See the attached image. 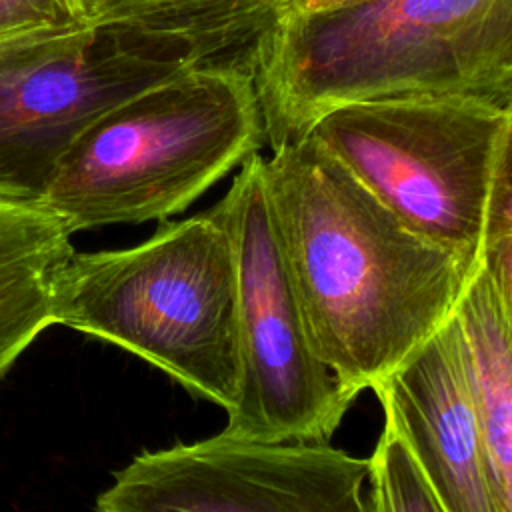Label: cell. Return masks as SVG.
<instances>
[{
  "instance_id": "obj_1",
  "label": "cell",
  "mask_w": 512,
  "mask_h": 512,
  "mask_svg": "<svg viewBox=\"0 0 512 512\" xmlns=\"http://www.w3.org/2000/svg\"><path fill=\"white\" fill-rule=\"evenodd\" d=\"M264 178L314 352L358 396L452 318L476 272L310 136L272 148Z\"/></svg>"
},
{
  "instance_id": "obj_2",
  "label": "cell",
  "mask_w": 512,
  "mask_h": 512,
  "mask_svg": "<svg viewBox=\"0 0 512 512\" xmlns=\"http://www.w3.org/2000/svg\"><path fill=\"white\" fill-rule=\"evenodd\" d=\"M270 148L370 98H462L512 110V0H364L280 16L252 46Z\"/></svg>"
},
{
  "instance_id": "obj_3",
  "label": "cell",
  "mask_w": 512,
  "mask_h": 512,
  "mask_svg": "<svg viewBox=\"0 0 512 512\" xmlns=\"http://www.w3.org/2000/svg\"><path fill=\"white\" fill-rule=\"evenodd\" d=\"M248 62L198 64L102 112L62 156L36 202L72 236L164 222L264 144Z\"/></svg>"
},
{
  "instance_id": "obj_4",
  "label": "cell",
  "mask_w": 512,
  "mask_h": 512,
  "mask_svg": "<svg viewBox=\"0 0 512 512\" xmlns=\"http://www.w3.org/2000/svg\"><path fill=\"white\" fill-rule=\"evenodd\" d=\"M52 322L144 358L226 412L238 402V274L212 208L164 220L132 248L72 250L54 278Z\"/></svg>"
},
{
  "instance_id": "obj_5",
  "label": "cell",
  "mask_w": 512,
  "mask_h": 512,
  "mask_svg": "<svg viewBox=\"0 0 512 512\" xmlns=\"http://www.w3.org/2000/svg\"><path fill=\"white\" fill-rule=\"evenodd\" d=\"M506 114L462 98L350 100L318 114L304 136L408 228L476 272Z\"/></svg>"
},
{
  "instance_id": "obj_6",
  "label": "cell",
  "mask_w": 512,
  "mask_h": 512,
  "mask_svg": "<svg viewBox=\"0 0 512 512\" xmlns=\"http://www.w3.org/2000/svg\"><path fill=\"white\" fill-rule=\"evenodd\" d=\"M238 274L240 396L224 432L264 442H328L356 396L310 342L264 178V158L242 164L212 208Z\"/></svg>"
},
{
  "instance_id": "obj_7",
  "label": "cell",
  "mask_w": 512,
  "mask_h": 512,
  "mask_svg": "<svg viewBox=\"0 0 512 512\" xmlns=\"http://www.w3.org/2000/svg\"><path fill=\"white\" fill-rule=\"evenodd\" d=\"M190 66L170 46L102 26L0 50V198L36 204L102 112Z\"/></svg>"
},
{
  "instance_id": "obj_8",
  "label": "cell",
  "mask_w": 512,
  "mask_h": 512,
  "mask_svg": "<svg viewBox=\"0 0 512 512\" xmlns=\"http://www.w3.org/2000/svg\"><path fill=\"white\" fill-rule=\"evenodd\" d=\"M368 458L328 442H264L220 432L142 450L98 494L100 512H364Z\"/></svg>"
},
{
  "instance_id": "obj_9",
  "label": "cell",
  "mask_w": 512,
  "mask_h": 512,
  "mask_svg": "<svg viewBox=\"0 0 512 512\" xmlns=\"http://www.w3.org/2000/svg\"><path fill=\"white\" fill-rule=\"evenodd\" d=\"M370 390L416 452L444 512H498L454 314Z\"/></svg>"
},
{
  "instance_id": "obj_10",
  "label": "cell",
  "mask_w": 512,
  "mask_h": 512,
  "mask_svg": "<svg viewBox=\"0 0 512 512\" xmlns=\"http://www.w3.org/2000/svg\"><path fill=\"white\" fill-rule=\"evenodd\" d=\"M284 0H82L92 26L170 46L194 64L246 62Z\"/></svg>"
},
{
  "instance_id": "obj_11",
  "label": "cell",
  "mask_w": 512,
  "mask_h": 512,
  "mask_svg": "<svg viewBox=\"0 0 512 512\" xmlns=\"http://www.w3.org/2000/svg\"><path fill=\"white\" fill-rule=\"evenodd\" d=\"M72 250L70 234L52 212L0 198V380L54 324V278Z\"/></svg>"
},
{
  "instance_id": "obj_12",
  "label": "cell",
  "mask_w": 512,
  "mask_h": 512,
  "mask_svg": "<svg viewBox=\"0 0 512 512\" xmlns=\"http://www.w3.org/2000/svg\"><path fill=\"white\" fill-rule=\"evenodd\" d=\"M454 318L460 328L496 508L512 512V324L482 268L466 284Z\"/></svg>"
},
{
  "instance_id": "obj_13",
  "label": "cell",
  "mask_w": 512,
  "mask_h": 512,
  "mask_svg": "<svg viewBox=\"0 0 512 512\" xmlns=\"http://www.w3.org/2000/svg\"><path fill=\"white\" fill-rule=\"evenodd\" d=\"M370 512H444L442 502L416 452L384 416L382 434L368 458Z\"/></svg>"
},
{
  "instance_id": "obj_14",
  "label": "cell",
  "mask_w": 512,
  "mask_h": 512,
  "mask_svg": "<svg viewBox=\"0 0 512 512\" xmlns=\"http://www.w3.org/2000/svg\"><path fill=\"white\" fill-rule=\"evenodd\" d=\"M480 268L488 274L512 324V110L500 136L486 200Z\"/></svg>"
},
{
  "instance_id": "obj_15",
  "label": "cell",
  "mask_w": 512,
  "mask_h": 512,
  "mask_svg": "<svg viewBox=\"0 0 512 512\" xmlns=\"http://www.w3.org/2000/svg\"><path fill=\"white\" fill-rule=\"evenodd\" d=\"M82 0H0V50L90 28Z\"/></svg>"
},
{
  "instance_id": "obj_16",
  "label": "cell",
  "mask_w": 512,
  "mask_h": 512,
  "mask_svg": "<svg viewBox=\"0 0 512 512\" xmlns=\"http://www.w3.org/2000/svg\"><path fill=\"white\" fill-rule=\"evenodd\" d=\"M356 2H364V0H284L280 16L312 12V10H324V8H334V6H348V4H356Z\"/></svg>"
}]
</instances>
